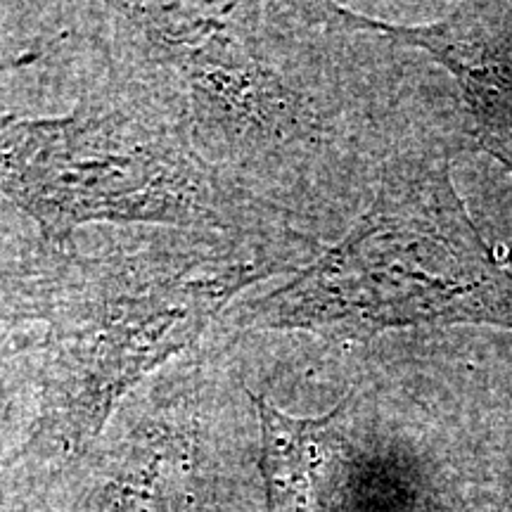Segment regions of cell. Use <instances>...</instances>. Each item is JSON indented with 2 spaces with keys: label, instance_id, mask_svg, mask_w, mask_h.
I'll list each match as a JSON object with an SVG mask.
<instances>
[{
  "label": "cell",
  "instance_id": "8992f818",
  "mask_svg": "<svg viewBox=\"0 0 512 512\" xmlns=\"http://www.w3.org/2000/svg\"><path fill=\"white\" fill-rule=\"evenodd\" d=\"M119 512H190L183 448L159 446L147 467L124 484Z\"/></svg>",
  "mask_w": 512,
  "mask_h": 512
},
{
  "label": "cell",
  "instance_id": "3957f363",
  "mask_svg": "<svg viewBox=\"0 0 512 512\" xmlns=\"http://www.w3.org/2000/svg\"><path fill=\"white\" fill-rule=\"evenodd\" d=\"M0 195L55 247L93 221L235 226L221 183L188 143L124 112L0 117Z\"/></svg>",
  "mask_w": 512,
  "mask_h": 512
},
{
  "label": "cell",
  "instance_id": "6da1fadb",
  "mask_svg": "<svg viewBox=\"0 0 512 512\" xmlns=\"http://www.w3.org/2000/svg\"><path fill=\"white\" fill-rule=\"evenodd\" d=\"M275 268L280 256L264 249L197 245L72 259L43 275L34 306L48 325L46 399L27 448L86 451L133 384Z\"/></svg>",
  "mask_w": 512,
  "mask_h": 512
},
{
  "label": "cell",
  "instance_id": "277c9868",
  "mask_svg": "<svg viewBox=\"0 0 512 512\" xmlns=\"http://www.w3.org/2000/svg\"><path fill=\"white\" fill-rule=\"evenodd\" d=\"M339 17L363 29L427 50L456 76L484 131V140L512 166V10L472 5L437 24L396 27L347 8Z\"/></svg>",
  "mask_w": 512,
  "mask_h": 512
},
{
  "label": "cell",
  "instance_id": "5b68a950",
  "mask_svg": "<svg viewBox=\"0 0 512 512\" xmlns=\"http://www.w3.org/2000/svg\"><path fill=\"white\" fill-rule=\"evenodd\" d=\"M261 420V475L266 512H318L320 479L335 451L342 406L323 418H292L252 394Z\"/></svg>",
  "mask_w": 512,
  "mask_h": 512
},
{
  "label": "cell",
  "instance_id": "7a4b0ae2",
  "mask_svg": "<svg viewBox=\"0 0 512 512\" xmlns=\"http://www.w3.org/2000/svg\"><path fill=\"white\" fill-rule=\"evenodd\" d=\"M247 330L366 339L420 325L512 328V275L491 259L448 169L401 171L347 238L242 306Z\"/></svg>",
  "mask_w": 512,
  "mask_h": 512
}]
</instances>
